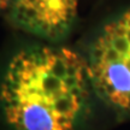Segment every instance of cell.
<instances>
[{"instance_id": "1", "label": "cell", "mask_w": 130, "mask_h": 130, "mask_svg": "<svg viewBox=\"0 0 130 130\" xmlns=\"http://www.w3.org/2000/svg\"><path fill=\"white\" fill-rule=\"evenodd\" d=\"M92 82L87 59L68 47L16 53L0 83V107L10 130H76Z\"/></svg>"}, {"instance_id": "3", "label": "cell", "mask_w": 130, "mask_h": 130, "mask_svg": "<svg viewBox=\"0 0 130 130\" xmlns=\"http://www.w3.org/2000/svg\"><path fill=\"white\" fill-rule=\"evenodd\" d=\"M78 0H12L11 10L16 23L35 35L57 40L74 23Z\"/></svg>"}, {"instance_id": "4", "label": "cell", "mask_w": 130, "mask_h": 130, "mask_svg": "<svg viewBox=\"0 0 130 130\" xmlns=\"http://www.w3.org/2000/svg\"><path fill=\"white\" fill-rule=\"evenodd\" d=\"M12 0H0V10H6L9 6H11Z\"/></svg>"}, {"instance_id": "2", "label": "cell", "mask_w": 130, "mask_h": 130, "mask_svg": "<svg viewBox=\"0 0 130 130\" xmlns=\"http://www.w3.org/2000/svg\"><path fill=\"white\" fill-rule=\"evenodd\" d=\"M92 88L119 117H130V7L108 21L89 47Z\"/></svg>"}]
</instances>
